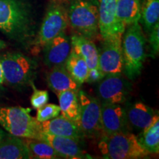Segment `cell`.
Listing matches in <instances>:
<instances>
[{"label": "cell", "mask_w": 159, "mask_h": 159, "mask_svg": "<svg viewBox=\"0 0 159 159\" xmlns=\"http://www.w3.org/2000/svg\"><path fill=\"white\" fill-rule=\"evenodd\" d=\"M0 30L19 43L32 39L35 20L31 4L27 0H0Z\"/></svg>", "instance_id": "1"}, {"label": "cell", "mask_w": 159, "mask_h": 159, "mask_svg": "<svg viewBox=\"0 0 159 159\" xmlns=\"http://www.w3.org/2000/svg\"><path fill=\"white\" fill-rule=\"evenodd\" d=\"M122 35L123 71L130 80L139 76L146 57V39L139 21L126 27Z\"/></svg>", "instance_id": "2"}, {"label": "cell", "mask_w": 159, "mask_h": 159, "mask_svg": "<svg viewBox=\"0 0 159 159\" xmlns=\"http://www.w3.org/2000/svg\"><path fill=\"white\" fill-rule=\"evenodd\" d=\"M30 113V109L20 106L0 108V125L13 136L42 140L41 122Z\"/></svg>", "instance_id": "3"}, {"label": "cell", "mask_w": 159, "mask_h": 159, "mask_svg": "<svg viewBox=\"0 0 159 159\" xmlns=\"http://www.w3.org/2000/svg\"><path fill=\"white\" fill-rule=\"evenodd\" d=\"M98 148L108 159L144 158L150 154L141 146L136 135L129 131L102 135Z\"/></svg>", "instance_id": "4"}, {"label": "cell", "mask_w": 159, "mask_h": 159, "mask_svg": "<svg viewBox=\"0 0 159 159\" xmlns=\"http://www.w3.org/2000/svg\"><path fill=\"white\" fill-rule=\"evenodd\" d=\"M0 63L5 82L14 88L30 84L38 68L34 60L17 52H10L1 55Z\"/></svg>", "instance_id": "5"}, {"label": "cell", "mask_w": 159, "mask_h": 159, "mask_svg": "<svg viewBox=\"0 0 159 159\" xmlns=\"http://www.w3.org/2000/svg\"><path fill=\"white\" fill-rule=\"evenodd\" d=\"M67 11L69 25L75 34L90 39L96 36L99 32L98 1L73 0Z\"/></svg>", "instance_id": "6"}, {"label": "cell", "mask_w": 159, "mask_h": 159, "mask_svg": "<svg viewBox=\"0 0 159 159\" xmlns=\"http://www.w3.org/2000/svg\"><path fill=\"white\" fill-rule=\"evenodd\" d=\"M69 25L68 11L62 4L52 2L49 4L43 18L34 44L37 49L43 48L46 43L61 33Z\"/></svg>", "instance_id": "7"}, {"label": "cell", "mask_w": 159, "mask_h": 159, "mask_svg": "<svg viewBox=\"0 0 159 159\" xmlns=\"http://www.w3.org/2000/svg\"><path fill=\"white\" fill-rule=\"evenodd\" d=\"M80 116L77 122L85 137L97 136L102 132L101 103L98 99L83 91H77Z\"/></svg>", "instance_id": "8"}, {"label": "cell", "mask_w": 159, "mask_h": 159, "mask_svg": "<svg viewBox=\"0 0 159 159\" xmlns=\"http://www.w3.org/2000/svg\"><path fill=\"white\" fill-rule=\"evenodd\" d=\"M131 91L130 83L121 75H105L99 81L97 94L101 104H122Z\"/></svg>", "instance_id": "9"}, {"label": "cell", "mask_w": 159, "mask_h": 159, "mask_svg": "<svg viewBox=\"0 0 159 159\" xmlns=\"http://www.w3.org/2000/svg\"><path fill=\"white\" fill-rule=\"evenodd\" d=\"M99 32L103 40L122 39L126 27L119 21L116 0H98Z\"/></svg>", "instance_id": "10"}, {"label": "cell", "mask_w": 159, "mask_h": 159, "mask_svg": "<svg viewBox=\"0 0 159 159\" xmlns=\"http://www.w3.org/2000/svg\"><path fill=\"white\" fill-rule=\"evenodd\" d=\"M122 40H103L102 46L99 51L98 66L105 75H121L123 72Z\"/></svg>", "instance_id": "11"}, {"label": "cell", "mask_w": 159, "mask_h": 159, "mask_svg": "<svg viewBox=\"0 0 159 159\" xmlns=\"http://www.w3.org/2000/svg\"><path fill=\"white\" fill-rule=\"evenodd\" d=\"M101 125L103 135L129 131L125 109L118 104H101Z\"/></svg>", "instance_id": "12"}, {"label": "cell", "mask_w": 159, "mask_h": 159, "mask_svg": "<svg viewBox=\"0 0 159 159\" xmlns=\"http://www.w3.org/2000/svg\"><path fill=\"white\" fill-rule=\"evenodd\" d=\"M71 51L69 38L61 33L43 47V62L49 68L65 65Z\"/></svg>", "instance_id": "13"}, {"label": "cell", "mask_w": 159, "mask_h": 159, "mask_svg": "<svg viewBox=\"0 0 159 159\" xmlns=\"http://www.w3.org/2000/svg\"><path fill=\"white\" fill-rule=\"evenodd\" d=\"M42 140L49 143L59 155L61 158L80 159L91 158L81 148L80 143V141L77 139L43 133Z\"/></svg>", "instance_id": "14"}, {"label": "cell", "mask_w": 159, "mask_h": 159, "mask_svg": "<svg viewBox=\"0 0 159 159\" xmlns=\"http://www.w3.org/2000/svg\"><path fill=\"white\" fill-rule=\"evenodd\" d=\"M41 126L43 132L48 134L69 137L79 141L85 137L77 122L62 116H57L55 118L41 122Z\"/></svg>", "instance_id": "15"}, {"label": "cell", "mask_w": 159, "mask_h": 159, "mask_svg": "<svg viewBox=\"0 0 159 159\" xmlns=\"http://www.w3.org/2000/svg\"><path fill=\"white\" fill-rule=\"evenodd\" d=\"M125 111L129 126L136 130H142L148 128L156 115L150 107L141 102L129 105Z\"/></svg>", "instance_id": "16"}, {"label": "cell", "mask_w": 159, "mask_h": 159, "mask_svg": "<svg viewBox=\"0 0 159 159\" xmlns=\"http://www.w3.org/2000/svg\"><path fill=\"white\" fill-rule=\"evenodd\" d=\"M70 41L71 50L85 60L89 69L98 68L99 50L90 39L75 33Z\"/></svg>", "instance_id": "17"}, {"label": "cell", "mask_w": 159, "mask_h": 159, "mask_svg": "<svg viewBox=\"0 0 159 159\" xmlns=\"http://www.w3.org/2000/svg\"><path fill=\"white\" fill-rule=\"evenodd\" d=\"M32 158L25 141L9 134L0 142V159Z\"/></svg>", "instance_id": "18"}, {"label": "cell", "mask_w": 159, "mask_h": 159, "mask_svg": "<svg viewBox=\"0 0 159 159\" xmlns=\"http://www.w3.org/2000/svg\"><path fill=\"white\" fill-rule=\"evenodd\" d=\"M47 80L49 88L56 94L66 90L79 91L80 85L71 77L64 65L51 68L47 74Z\"/></svg>", "instance_id": "19"}, {"label": "cell", "mask_w": 159, "mask_h": 159, "mask_svg": "<svg viewBox=\"0 0 159 159\" xmlns=\"http://www.w3.org/2000/svg\"><path fill=\"white\" fill-rule=\"evenodd\" d=\"M61 116L77 122L80 116L79 99L77 91L66 90L57 94Z\"/></svg>", "instance_id": "20"}, {"label": "cell", "mask_w": 159, "mask_h": 159, "mask_svg": "<svg viewBox=\"0 0 159 159\" xmlns=\"http://www.w3.org/2000/svg\"><path fill=\"white\" fill-rule=\"evenodd\" d=\"M141 8V0H116L117 16L125 27L139 21Z\"/></svg>", "instance_id": "21"}, {"label": "cell", "mask_w": 159, "mask_h": 159, "mask_svg": "<svg viewBox=\"0 0 159 159\" xmlns=\"http://www.w3.org/2000/svg\"><path fill=\"white\" fill-rule=\"evenodd\" d=\"M141 146L150 154L159 152V116L157 114L148 128L142 130L137 136Z\"/></svg>", "instance_id": "22"}, {"label": "cell", "mask_w": 159, "mask_h": 159, "mask_svg": "<svg viewBox=\"0 0 159 159\" xmlns=\"http://www.w3.org/2000/svg\"><path fill=\"white\" fill-rule=\"evenodd\" d=\"M64 66L71 77L80 86L85 82L89 68L80 55L71 50Z\"/></svg>", "instance_id": "23"}, {"label": "cell", "mask_w": 159, "mask_h": 159, "mask_svg": "<svg viewBox=\"0 0 159 159\" xmlns=\"http://www.w3.org/2000/svg\"><path fill=\"white\" fill-rule=\"evenodd\" d=\"M158 20L159 0H144L142 5L139 21L145 30L150 33L154 26L158 23Z\"/></svg>", "instance_id": "24"}, {"label": "cell", "mask_w": 159, "mask_h": 159, "mask_svg": "<svg viewBox=\"0 0 159 159\" xmlns=\"http://www.w3.org/2000/svg\"><path fill=\"white\" fill-rule=\"evenodd\" d=\"M26 144L29 149L32 158L57 159L61 158L49 143L43 140L25 139Z\"/></svg>", "instance_id": "25"}, {"label": "cell", "mask_w": 159, "mask_h": 159, "mask_svg": "<svg viewBox=\"0 0 159 159\" xmlns=\"http://www.w3.org/2000/svg\"><path fill=\"white\" fill-rule=\"evenodd\" d=\"M61 113V108L59 105L55 104H46L43 106L37 109L35 119L39 122H43L44 121L49 120L59 116Z\"/></svg>", "instance_id": "26"}, {"label": "cell", "mask_w": 159, "mask_h": 159, "mask_svg": "<svg viewBox=\"0 0 159 159\" xmlns=\"http://www.w3.org/2000/svg\"><path fill=\"white\" fill-rule=\"evenodd\" d=\"M33 89V93L30 97V103L33 108L39 109L47 104L49 101L48 91L38 89L35 86L34 83L32 81L30 84Z\"/></svg>", "instance_id": "27"}, {"label": "cell", "mask_w": 159, "mask_h": 159, "mask_svg": "<svg viewBox=\"0 0 159 159\" xmlns=\"http://www.w3.org/2000/svg\"><path fill=\"white\" fill-rule=\"evenodd\" d=\"M149 44L151 48L152 56H157L159 52V22L157 23L150 32Z\"/></svg>", "instance_id": "28"}, {"label": "cell", "mask_w": 159, "mask_h": 159, "mask_svg": "<svg viewBox=\"0 0 159 159\" xmlns=\"http://www.w3.org/2000/svg\"><path fill=\"white\" fill-rule=\"evenodd\" d=\"M105 76L104 73L99 69V68H94L89 69L88 72V76H87L85 82L89 83H94L99 82L103 77Z\"/></svg>", "instance_id": "29"}, {"label": "cell", "mask_w": 159, "mask_h": 159, "mask_svg": "<svg viewBox=\"0 0 159 159\" xmlns=\"http://www.w3.org/2000/svg\"><path fill=\"white\" fill-rule=\"evenodd\" d=\"M5 83V79H4V75H3V71L2 68L1 63H0V84H2Z\"/></svg>", "instance_id": "30"}, {"label": "cell", "mask_w": 159, "mask_h": 159, "mask_svg": "<svg viewBox=\"0 0 159 159\" xmlns=\"http://www.w3.org/2000/svg\"><path fill=\"white\" fill-rule=\"evenodd\" d=\"M7 136V134H5V130H4V129L2 128L1 125H0V142H1L2 139L5 138V137Z\"/></svg>", "instance_id": "31"}, {"label": "cell", "mask_w": 159, "mask_h": 159, "mask_svg": "<svg viewBox=\"0 0 159 159\" xmlns=\"http://www.w3.org/2000/svg\"><path fill=\"white\" fill-rule=\"evenodd\" d=\"M5 46H6V44H5V41H3L2 40L0 39V50H2V49L5 48Z\"/></svg>", "instance_id": "32"}, {"label": "cell", "mask_w": 159, "mask_h": 159, "mask_svg": "<svg viewBox=\"0 0 159 159\" xmlns=\"http://www.w3.org/2000/svg\"><path fill=\"white\" fill-rule=\"evenodd\" d=\"M2 91H3V88L1 86V84H0V96L2 95Z\"/></svg>", "instance_id": "33"}]
</instances>
